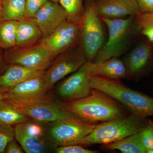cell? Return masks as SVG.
I'll use <instances>...</instances> for the list:
<instances>
[{
    "mask_svg": "<svg viewBox=\"0 0 153 153\" xmlns=\"http://www.w3.org/2000/svg\"><path fill=\"white\" fill-rule=\"evenodd\" d=\"M95 6L102 18L124 19L139 12L136 0H96Z\"/></svg>",
    "mask_w": 153,
    "mask_h": 153,
    "instance_id": "16",
    "label": "cell"
},
{
    "mask_svg": "<svg viewBox=\"0 0 153 153\" xmlns=\"http://www.w3.org/2000/svg\"><path fill=\"white\" fill-rule=\"evenodd\" d=\"M42 76L32 77L9 88L5 99L18 107L55 99L53 91L47 88Z\"/></svg>",
    "mask_w": 153,
    "mask_h": 153,
    "instance_id": "7",
    "label": "cell"
},
{
    "mask_svg": "<svg viewBox=\"0 0 153 153\" xmlns=\"http://www.w3.org/2000/svg\"><path fill=\"white\" fill-rule=\"evenodd\" d=\"M2 1L0 0V21L1 20L2 16Z\"/></svg>",
    "mask_w": 153,
    "mask_h": 153,
    "instance_id": "34",
    "label": "cell"
},
{
    "mask_svg": "<svg viewBox=\"0 0 153 153\" xmlns=\"http://www.w3.org/2000/svg\"><path fill=\"white\" fill-rule=\"evenodd\" d=\"M126 79L137 82L153 72V42L142 36L122 59Z\"/></svg>",
    "mask_w": 153,
    "mask_h": 153,
    "instance_id": "6",
    "label": "cell"
},
{
    "mask_svg": "<svg viewBox=\"0 0 153 153\" xmlns=\"http://www.w3.org/2000/svg\"><path fill=\"white\" fill-rule=\"evenodd\" d=\"M45 71L20 65H9L0 75V88L8 89L32 77L42 76Z\"/></svg>",
    "mask_w": 153,
    "mask_h": 153,
    "instance_id": "18",
    "label": "cell"
},
{
    "mask_svg": "<svg viewBox=\"0 0 153 153\" xmlns=\"http://www.w3.org/2000/svg\"><path fill=\"white\" fill-rule=\"evenodd\" d=\"M147 119L130 114L97 124L90 133L73 145L91 146L115 142L139 132L144 127Z\"/></svg>",
    "mask_w": 153,
    "mask_h": 153,
    "instance_id": "4",
    "label": "cell"
},
{
    "mask_svg": "<svg viewBox=\"0 0 153 153\" xmlns=\"http://www.w3.org/2000/svg\"><path fill=\"white\" fill-rule=\"evenodd\" d=\"M146 153H153V149H146Z\"/></svg>",
    "mask_w": 153,
    "mask_h": 153,
    "instance_id": "35",
    "label": "cell"
},
{
    "mask_svg": "<svg viewBox=\"0 0 153 153\" xmlns=\"http://www.w3.org/2000/svg\"><path fill=\"white\" fill-rule=\"evenodd\" d=\"M97 124L64 121L44 124L47 138L57 147L74 144L90 133Z\"/></svg>",
    "mask_w": 153,
    "mask_h": 153,
    "instance_id": "14",
    "label": "cell"
},
{
    "mask_svg": "<svg viewBox=\"0 0 153 153\" xmlns=\"http://www.w3.org/2000/svg\"><path fill=\"white\" fill-rule=\"evenodd\" d=\"M63 103L73 114L89 123L98 124L131 114L118 102L95 88L84 98Z\"/></svg>",
    "mask_w": 153,
    "mask_h": 153,
    "instance_id": "1",
    "label": "cell"
},
{
    "mask_svg": "<svg viewBox=\"0 0 153 153\" xmlns=\"http://www.w3.org/2000/svg\"><path fill=\"white\" fill-rule=\"evenodd\" d=\"M8 89L0 88V102L5 99L6 92Z\"/></svg>",
    "mask_w": 153,
    "mask_h": 153,
    "instance_id": "33",
    "label": "cell"
},
{
    "mask_svg": "<svg viewBox=\"0 0 153 153\" xmlns=\"http://www.w3.org/2000/svg\"><path fill=\"white\" fill-rule=\"evenodd\" d=\"M26 0H3L1 20L19 21L25 17Z\"/></svg>",
    "mask_w": 153,
    "mask_h": 153,
    "instance_id": "23",
    "label": "cell"
},
{
    "mask_svg": "<svg viewBox=\"0 0 153 153\" xmlns=\"http://www.w3.org/2000/svg\"><path fill=\"white\" fill-rule=\"evenodd\" d=\"M95 1H96V0H95Z\"/></svg>",
    "mask_w": 153,
    "mask_h": 153,
    "instance_id": "37",
    "label": "cell"
},
{
    "mask_svg": "<svg viewBox=\"0 0 153 153\" xmlns=\"http://www.w3.org/2000/svg\"><path fill=\"white\" fill-rule=\"evenodd\" d=\"M57 57L42 76L46 86L50 90H52L57 82L77 71L88 61L79 44Z\"/></svg>",
    "mask_w": 153,
    "mask_h": 153,
    "instance_id": "9",
    "label": "cell"
},
{
    "mask_svg": "<svg viewBox=\"0 0 153 153\" xmlns=\"http://www.w3.org/2000/svg\"><path fill=\"white\" fill-rule=\"evenodd\" d=\"M14 132L25 152H54L57 147L47 138L44 125L33 120L15 126Z\"/></svg>",
    "mask_w": 153,
    "mask_h": 153,
    "instance_id": "8",
    "label": "cell"
},
{
    "mask_svg": "<svg viewBox=\"0 0 153 153\" xmlns=\"http://www.w3.org/2000/svg\"><path fill=\"white\" fill-rule=\"evenodd\" d=\"M41 30L43 38L53 33L68 19V14L59 3L47 1L33 18Z\"/></svg>",
    "mask_w": 153,
    "mask_h": 153,
    "instance_id": "15",
    "label": "cell"
},
{
    "mask_svg": "<svg viewBox=\"0 0 153 153\" xmlns=\"http://www.w3.org/2000/svg\"><path fill=\"white\" fill-rule=\"evenodd\" d=\"M14 138V127L0 124V153H4L7 145Z\"/></svg>",
    "mask_w": 153,
    "mask_h": 153,
    "instance_id": "27",
    "label": "cell"
},
{
    "mask_svg": "<svg viewBox=\"0 0 153 153\" xmlns=\"http://www.w3.org/2000/svg\"><path fill=\"white\" fill-rule=\"evenodd\" d=\"M59 4L66 10L68 21L80 22L83 15V0H59Z\"/></svg>",
    "mask_w": 153,
    "mask_h": 153,
    "instance_id": "24",
    "label": "cell"
},
{
    "mask_svg": "<svg viewBox=\"0 0 153 153\" xmlns=\"http://www.w3.org/2000/svg\"><path fill=\"white\" fill-rule=\"evenodd\" d=\"M42 38V32L33 18L25 17L18 21L16 47L33 46L39 43Z\"/></svg>",
    "mask_w": 153,
    "mask_h": 153,
    "instance_id": "19",
    "label": "cell"
},
{
    "mask_svg": "<svg viewBox=\"0 0 153 153\" xmlns=\"http://www.w3.org/2000/svg\"><path fill=\"white\" fill-rule=\"evenodd\" d=\"M139 134L141 142L145 149H153V121L148 119L144 127Z\"/></svg>",
    "mask_w": 153,
    "mask_h": 153,
    "instance_id": "26",
    "label": "cell"
},
{
    "mask_svg": "<svg viewBox=\"0 0 153 153\" xmlns=\"http://www.w3.org/2000/svg\"><path fill=\"white\" fill-rule=\"evenodd\" d=\"M18 108L31 119L43 124L55 121L89 123L73 114L64 106L63 102L56 98L51 101Z\"/></svg>",
    "mask_w": 153,
    "mask_h": 153,
    "instance_id": "11",
    "label": "cell"
},
{
    "mask_svg": "<svg viewBox=\"0 0 153 153\" xmlns=\"http://www.w3.org/2000/svg\"><path fill=\"white\" fill-rule=\"evenodd\" d=\"M49 1H52L54 2L55 3H59V0H49Z\"/></svg>",
    "mask_w": 153,
    "mask_h": 153,
    "instance_id": "36",
    "label": "cell"
},
{
    "mask_svg": "<svg viewBox=\"0 0 153 153\" xmlns=\"http://www.w3.org/2000/svg\"><path fill=\"white\" fill-rule=\"evenodd\" d=\"M92 88L101 91L123 105L131 114L144 118L153 116V97L134 90L120 80L90 76Z\"/></svg>",
    "mask_w": 153,
    "mask_h": 153,
    "instance_id": "3",
    "label": "cell"
},
{
    "mask_svg": "<svg viewBox=\"0 0 153 153\" xmlns=\"http://www.w3.org/2000/svg\"><path fill=\"white\" fill-rule=\"evenodd\" d=\"M86 65L91 76L118 80L126 79L125 66L119 57H112L100 62L87 61Z\"/></svg>",
    "mask_w": 153,
    "mask_h": 153,
    "instance_id": "17",
    "label": "cell"
},
{
    "mask_svg": "<svg viewBox=\"0 0 153 153\" xmlns=\"http://www.w3.org/2000/svg\"><path fill=\"white\" fill-rule=\"evenodd\" d=\"M25 152L21 145L16 139L11 140L7 145L5 153H23Z\"/></svg>",
    "mask_w": 153,
    "mask_h": 153,
    "instance_id": "31",
    "label": "cell"
},
{
    "mask_svg": "<svg viewBox=\"0 0 153 153\" xmlns=\"http://www.w3.org/2000/svg\"><path fill=\"white\" fill-rule=\"evenodd\" d=\"M102 19L107 28L108 36L106 43L92 62H102L120 57L128 52L142 36L135 16L124 19Z\"/></svg>",
    "mask_w": 153,
    "mask_h": 153,
    "instance_id": "2",
    "label": "cell"
},
{
    "mask_svg": "<svg viewBox=\"0 0 153 153\" xmlns=\"http://www.w3.org/2000/svg\"><path fill=\"white\" fill-rule=\"evenodd\" d=\"M135 18L141 35L153 42V13L139 12Z\"/></svg>",
    "mask_w": 153,
    "mask_h": 153,
    "instance_id": "25",
    "label": "cell"
},
{
    "mask_svg": "<svg viewBox=\"0 0 153 153\" xmlns=\"http://www.w3.org/2000/svg\"><path fill=\"white\" fill-rule=\"evenodd\" d=\"M139 12L153 13V0H136Z\"/></svg>",
    "mask_w": 153,
    "mask_h": 153,
    "instance_id": "30",
    "label": "cell"
},
{
    "mask_svg": "<svg viewBox=\"0 0 153 153\" xmlns=\"http://www.w3.org/2000/svg\"><path fill=\"white\" fill-rule=\"evenodd\" d=\"M99 151L85 149L79 145H69L59 146L55 149L56 153H98Z\"/></svg>",
    "mask_w": 153,
    "mask_h": 153,
    "instance_id": "29",
    "label": "cell"
},
{
    "mask_svg": "<svg viewBox=\"0 0 153 153\" xmlns=\"http://www.w3.org/2000/svg\"><path fill=\"white\" fill-rule=\"evenodd\" d=\"M18 21L13 20L0 21V47L7 49L16 47Z\"/></svg>",
    "mask_w": 153,
    "mask_h": 153,
    "instance_id": "22",
    "label": "cell"
},
{
    "mask_svg": "<svg viewBox=\"0 0 153 153\" xmlns=\"http://www.w3.org/2000/svg\"><path fill=\"white\" fill-rule=\"evenodd\" d=\"M8 66L5 59L4 53H2L0 49V75L5 71Z\"/></svg>",
    "mask_w": 153,
    "mask_h": 153,
    "instance_id": "32",
    "label": "cell"
},
{
    "mask_svg": "<svg viewBox=\"0 0 153 153\" xmlns=\"http://www.w3.org/2000/svg\"><path fill=\"white\" fill-rule=\"evenodd\" d=\"M101 148L107 151L117 150L123 153H146V152L141 142L139 132L115 142L101 145Z\"/></svg>",
    "mask_w": 153,
    "mask_h": 153,
    "instance_id": "21",
    "label": "cell"
},
{
    "mask_svg": "<svg viewBox=\"0 0 153 153\" xmlns=\"http://www.w3.org/2000/svg\"><path fill=\"white\" fill-rule=\"evenodd\" d=\"M86 63L52 89L53 94L58 100L62 102H70L84 98L90 94L92 88L89 82L91 75Z\"/></svg>",
    "mask_w": 153,
    "mask_h": 153,
    "instance_id": "12",
    "label": "cell"
},
{
    "mask_svg": "<svg viewBox=\"0 0 153 153\" xmlns=\"http://www.w3.org/2000/svg\"><path fill=\"white\" fill-rule=\"evenodd\" d=\"M49 0H26L25 17L34 18L44 4Z\"/></svg>",
    "mask_w": 153,
    "mask_h": 153,
    "instance_id": "28",
    "label": "cell"
},
{
    "mask_svg": "<svg viewBox=\"0 0 153 153\" xmlns=\"http://www.w3.org/2000/svg\"><path fill=\"white\" fill-rule=\"evenodd\" d=\"M31 120L18 107L5 99L0 102V124L16 126Z\"/></svg>",
    "mask_w": 153,
    "mask_h": 153,
    "instance_id": "20",
    "label": "cell"
},
{
    "mask_svg": "<svg viewBox=\"0 0 153 153\" xmlns=\"http://www.w3.org/2000/svg\"><path fill=\"white\" fill-rule=\"evenodd\" d=\"M80 22L67 20L49 36L42 38V43L54 59L79 44Z\"/></svg>",
    "mask_w": 153,
    "mask_h": 153,
    "instance_id": "13",
    "label": "cell"
},
{
    "mask_svg": "<svg viewBox=\"0 0 153 153\" xmlns=\"http://www.w3.org/2000/svg\"><path fill=\"white\" fill-rule=\"evenodd\" d=\"M80 23L79 45L88 61L92 62L106 43L108 36L106 26L97 10L95 0H85Z\"/></svg>",
    "mask_w": 153,
    "mask_h": 153,
    "instance_id": "5",
    "label": "cell"
},
{
    "mask_svg": "<svg viewBox=\"0 0 153 153\" xmlns=\"http://www.w3.org/2000/svg\"><path fill=\"white\" fill-rule=\"evenodd\" d=\"M4 55L8 65H18L44 70L49 68L53 60L49 51L41 42L30 47H15L5 49Z\"/></svg>",
    "mask_w": 153,
    "mask_h": 153,
    "instance_id": "10",
    "label": "cell"
}]
</instances>
